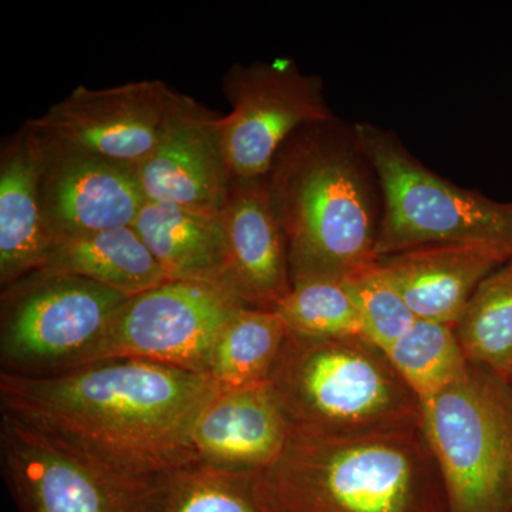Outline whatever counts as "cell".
Returning a JSON list of instances; mask_svg holds the SVG:
<instances>
[{"label":"cell","mask_w":512,"mask_h":512,"mask_svg":"<svg viewBox=\"0 0 512 512\" xmlns=\"http://www.w3.org/2000/svg\"><path fill=\"white\" fill-rule=\"evenodd\" d=\"M292 429L355 433L421 423V404L365 336L288 333L268 379Z\"/></svg>","instance_id":"cell-4"},{"label":"cell","mask_w":512,"mask_h":512,"mask_svg":"<svg viewBox=\"0 0 512 512\" xmlns=\"http://www.w3.org/2000/svg\"><path fill=\"white\" fill-rule=\"evenodd\" d=\"M35 143L40 156V198L53 241L133 227L146 202L136 170Z\"/></svg>","instance_id":"cell-13"},{"label":"cell","mask_w":512,"mask_h":512,"mask_svg":"<svg viewBox=\"0 0 512 512\" xmlns=\"http://www.w3.org/2000/svg\"><path fill=\"white\" fill-rule=\"evenodd\" d=\"M241 308L217 286L165 281L123 303L82 366L136 359L207 375L215 343Z\"/></svg>","instance_id":"cell-10"},{"label":"cell","mask_w":512,"mask_h":512,"mask_svg":"<svg viewBox=\"0 0 512 512\" xmlns=\"http://www.w3.org/2000/svg\"><path fill=\"white\" fill-rule=\"evenodd\" d=\"M382 191L377 256L427 245L490 242L512 249V201L451 183L410 153L394 131L356 123Z\"/></svg>","instance_id":"cell-6"},{"label":"cell","mask_w":512,"mask_h":512,"mask_svg":"<svg viewBox=\"0 0 512 512\" xmlns=\"http://www.w3.org/2000/svg\"><path fill=\"white\" fill-rule=\"evenodd\" d=\"M42 271L82 276L133 298L167 279L134 227L107 229L55 242Z\"/></svg>","instance_id":"cell-19"},{"label":"cell","mask_w":512,"mask_h":512,"mask_svg":"<svg viewBox=\"0 0 512 512\" xmlns=\"http://www.w3.org/2000/svg\"><path fill=\"white\" fill-rule=\"evenodd\" d=\"M0 450L20 512H157V478L103 466L5 414Z\"/></svg>","instance_id":"cell-8"},{"label":"cell","mask_w":512,"mask_h":512,"mask_svg":"<svg viewBox=\"0 0 512 512\" xmlns=\"http://www.w3.org/2000/svg\"><path fill=\"white\" fill-rule=\"evenodd\" d=\"M275 312L289 332L298 335L363 336L362 320L346 282L312 281L293 286Z\"/></svg>","instance_id":"cell-24"},{"label":"cell","mask_w":512,"mask_h":512,"mask_svg":"<svg viewBox=\"0 0 512 512\" xmlns=\"http://www.w3.org/2000/svg\"><path fill=\"white\" fill-rule=\"evenodd\" d=\"M133 227L167 281L217 286L228 292L227 238L221 214L146 200Z\"/></svg>","instance_id":"cell-18"},{"label":"cell","mask_w":512,"mask_h":512,"mask_svg":"<svg viewBox=\"0 0 512 512\" xmlns=\"http://www.w3.org/2000/svg\"><path fill=\"white\" fill-rule=\"evenodd\" d=\"M220 386L204 373L111 359L45 376L0 373L5 416L128 476L197 460L195 421Z\"/></svg>","instance_id":"cell-1"},{"label":"cell","mask_w":512,"mask_h":512,"mask_svg":"<svg viewBox=\"0 0 512 512\" xmlns=\"http://www.w3.org/2000/svg\"><path fill=\"white\" fill-rule=\"evenodd\" d=\"M288 333L275 311L239 309L212 349L207 376L225 389L268 382Z\"/></svg>","instance_id":"cell-20"},{"label":"cell","mask_w":512,"mask_h":512,"mask_svg":"<svg viewBox=\"0 0 512 512\" xmlns=\"http://www.w3.org/2000/svg\"><path fill=\"white\" fill-rule=\"evenodd\" d=\"M288 247L292 288L346 282L379 262L382 191L356 124H306L282 144L265 175Z\"/></svg>","instance_id":"cell-2"},{"label":"cell","mask_w":512,"mask_h":512,"mask_svg":"<svg viewBox=\"0 0 512 512\" xmlns=\"http://www.w3.org/2000/svg\"><path fill=\"white\" fill-rule=\"evenodd\" d=\"M165 87L160 80L79 86L23 127L43 146L104 158L137 173L160 138Z\"/></svg>","instance_id":"cell-11"},{"label":"cell","mask_w":512,"mask_h":512,"mask_svg":"<svg viewBox=\"0 0 512 512\" xmlns=\"http://www.w3.org/2000/svg\"><path fill=\"white\" fill-rule=\"evenodd\" d=\"M383 352L420 404L456 382L470 363L454 326L433 320L417 319L402 338Z\"/></svg>","instance_id":"cell-22"},{"label":"cell","mask_w":512,"mask_h":512,"mask_svg":"<svg viewBox=\"0 0 512 512\" xmlns=\"http://www.w3.org/2000/svg\"><path fill=\"white\" fill-rule=\"evenodd\" d=\"M227 289L245 308L275 311L292 291L288 247L265 178H232L221 211Z\"/></svg>","instance_id":"cell-14"},{"label":"cell","mask_w":512,"mask_h":512,"mask_svg":"<svg viewBox=\"0 0 512 512\" xmlns=\"http://www.w3.org/2000/svg\"><path fill=\"white\" fill-rule=\"evenodd\" d=\"M362 320L363 336L386 350L417 318L379 262L346 281Z\"/></svg>","instance_id":"cell-25"},{"label":"cell","mask_w":512,"mask_h":512,"mask_svg":"<svg viewBox=\"0 0 512 512\" xmlns=\"http://www.w3.org/2000/svg\"><path fill=\"white\" fill-rule=\"evenodd\" d=\"M231 111L221 116L222 147L232 178H264L282 144L306 124L336 117L316 74L291 57L235 63L222 77Z\"/></svg>","instance_id":"cell-9"},{"label":"cell","mask_w":512,"mask_h":512,"mask_svg":"<svg viewBox=\"0 0 512 512\" xmlns=\"http://www.w3.org/2000/svg\"><path fill=\"white\" fill-rule=\"evenodd\" d=\"M511 256L504 245L456 242L384 256L379 264L417 319L456 326L481 282Z\"/></svg>","instance_id":"cell-16"},{"label":"cell","mask_w":512,"mask_h":512,"mask_svg":"<svg viewBox=\"0 0 512 512\" xmlns=\"http://www.w3.org/2000/svg\"><path fill=\"white\" fill-rule=\"evenodd\" d=\"M504 380H505V382H507L508 387H510V390H511V392H512V370H511V372H510V373H508V376H507V377H505V379H504Z\"/></svg>","instance_id":"cell-26"},{"label":"cell","mask_w":512,"mask_h":512,"mask_svg":"<svg viewBox=\"0 0 512 512\" xmlns=\"http://www.w3.org/2000/svg\"><path fill=\"white\" fill-rule=\"evenodd\" d=\"M221 116L197 100L165 87L157 147L137 168L146 200L221 214L232 174L222 147Z\"/></svg>","instance_id":"cell-12"},{"label":"cell","mask_w":512,"mask_h":512,"mask_svg":"<svg viewBox=\"0 0 512 512\" xmlns=\"http://www.w3.org/2000/svg\"><path fill=\"white\" fill-rule=\"evenodd\" d=\"M448 512H512V392L468 363L456 382L421 403Z\"/></svg>","instance_id":"cell-5"},{"label":"cell","mask_w":512,"mask_h":512,"mask_svg":"<svg viewBox=\"0 0 512 512\" xmlns=\"http://www.w3.org/2000/svg\"><path fill=\"white\" fill-rule=\"evenodd\" d=\"M254 491L264 512H448L423 420L355 433L291 427Z\"/></svg>","instance_id":"cell-3"},{"label":"cell","mask_w":512,"mask_h":512,"mask_svg":"<svg viewBox=\"0 0 512 512\" xmlns=\"http://www.w3.org/2000/svg\"><path fill=\"white\" fill-rule=\"evenodd\" d=\"M289 433L291 424L268 382L220 387L195 421L192 451L201 463L256 474L281 457Z\"/></svg>","instance_id":"cell-15"},{"label":"cell","mask_w":512,"mask_h":512,"mask_svg":"<svg viewBox=\"0 0 512 512\" xmlns=\"http://www.w3.org/2000/svg\"><path fill=\"white\" fill-rule=\"evenodd\" d=\"M53 241L40 198V156L25 127L0 154V284L46 268Z\"/></svg>","instance_id":"cell-17"},{"label":"cell","mask_w":512,"mask_h":512,"mask_svg":"<svg viewBox=\"0 0 512 512\" xmlns=\"http://www.w3.org/2000/svg\"><path fill=\"white\" fill-rule=\"evenodd\" d=\"M127 299L82 276H25L2 293V372L45 376L82 366Z\"/></svg>","instance_id":"cell-7"},{"label":"cell","mask_w":512,"mask_h":512,"mask_svg":"<svg viewBox=\"0 0 512 512\" xmlns=\"http://www.w3.org/2000/svg\"><path fill=\"white\" fill-rule=\"evenodd\" d=\"M254 477L191 461L157 478V512H264Z\"/></svg>","instance_id":"cell-23"},{"label":"cell","mask_w":512,"mask_h":512,"mask_svg":"<svg viewBox=\"0 0 512 512\" xmlns=\"http://www.w3.org/2000/svg\"><path fill=\"white\" fill-rule=\"evenodd\" d=\"M468 362L505 377L512 370V256L481 282L456 326Z\"/></svg>","instance_id":"cell-21"}]
</instances>
